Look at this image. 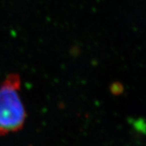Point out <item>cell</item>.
I'll use <instances>...</instances> for the list:
<instances>
[{
  "label": "cell",
  "mask_w": 146,
  "mask_h": 146,
  "mask_svg": "<svg viewBox=\"0 0 146 146\" xmlns=\"http://www.w3.org/2000/svg\"><path fill=\"white\" fill-rule=\"evenodd\" d=\"M21 79L10 74L0 85V136L15 132L23 127L26 113L19 90Z\"/></svg>",
  "instance_id": "obj_1"
}]
</instances>
